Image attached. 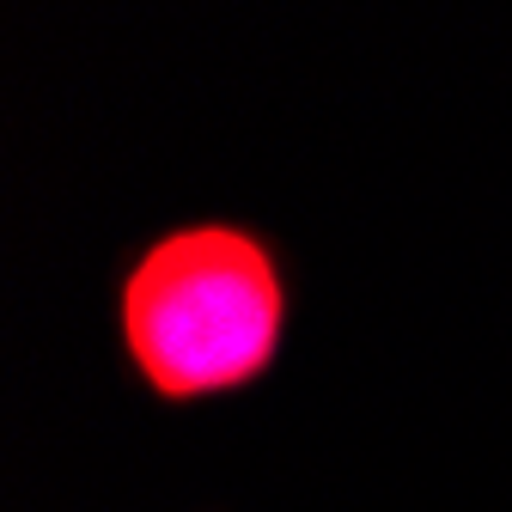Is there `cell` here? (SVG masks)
Here are the masks:
<instances>
[{"instance_id":"obj_1","label":"cell","mask_w":512,"mask_h":512,"mask_svg":"<svg viewBox=\"0 0 512 512\" xmlns=\"http://www.w3.org/2000/svg\"><path fill=\"white\" fill-rule=\"evenodd\" d=\"M116 317L153 397L202 403L269 372L287 336V287L256 232L202 220L135 256Z\"/></svg>"}]
</instances>
